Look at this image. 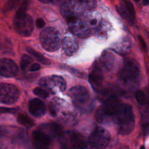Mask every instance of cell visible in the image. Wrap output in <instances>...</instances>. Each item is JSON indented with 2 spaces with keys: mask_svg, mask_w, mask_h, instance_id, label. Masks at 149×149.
<instances>
[{
  "mask_svg": "<svg viewBox=\"0 0 149 149\" xmlns=\"http://www.w3.org/2000/svg\"><path fill=\"white\" fill-rule=\"evenodd\" d=\"M137 38H138V40L139 41V43L140 44V46L141 47V48L143 49V50L144 51V52H147V50H148V47H147V45L144 40V39L143 38V37L140 35H138L137 36Z\"/></svg>",
  "mask_w": 149,
  "mask_h": 149,
  "instance_id": "28",
  "label": "cell"
},
{
  "mask_svg": "<svg viewBox=\"0 0 149 149\" xmlns=\"http://www.w3.org/2000/svg\"><path fill=\"white\" fill-rule=\"evenodd\" d=\"M117 10L123 17L126 19L129 23H133V20L134 18L131 15V14L130 13L129 10L127 9L125 5H121L120 6H118Z\"/></svg>",
  "mask_w": 149,
  "mask_h": 149,
  "instance_id": "22",
  "label": "cell"
},
{
  "mask_svg": "<svg viewBox=\"0 0 149 149\" xmlns=\"http://www.w3.org/2000/svg\"><path fill=\"white\" fill-rule=\"evenodd\" d=\"M134 97L137 102L141 105H144L148 102L147 97L146 94L140 90H137L136 91L134 94Z\"/></svg>",
  "mask_w": 149,
  "mask_h": 149,
  "instance_id": "23",
  "label": "cell"
},
{
  "mask_svg": "<svg viewBox=\"0 0 149 149\" xmlns=\"http://www.w3.org/2000/svg\"><path fill=\"white\" fill-rule=\"evenodd\" d=\"M19 91L16 86L9 83H1L0 86V101L5 104H12L17 101Z\"/></svg>",
  "mask_w": 149,
  "mask_h": 149,
  "instance_id": "9",
  "label": "cell"
},
{
  "mask_svg": "<svg viewBox=\"0 0 149 149\" xmlns=\"http://www.w3.org/2000/svg\"><path fill=\"white\" fill-rule=\"evenodd\" d=\"M33 93L36 95L42 98H46L49 96V94L47 91L41 87H36L34 88Z\"/></svg>",
  "mask_w": 149,
  "mask_h": 149,
  "instance_id": "25",
  "label": "cell"
},
{
  "mask_svg": "<svg viewBox=\"0 0 149 149\" xmlns=\"http://www.w3.org/2000/svg\"><path fill=\"white\" fill-rule=\"evenodd\" d=\"M61 139L63 145L70 149H84L87 146L84 137L74 131H68Z\"/></svg>",
  "mask_w": 149,
  "mask_h": 149,
  "instance_id": "8",
  "label": "cell"
},
{
  "mask_svg": "<svg viewBox=\"0 0 149 149\" xmlns=\"http://www.w3.org/2000/svg\"><path fill=\"white\" fill-rule=\"evenodd\" d=\"M28 110L34 117L40 118L45 113L46 108L44 103L41 100L34 98L29 101Z\"/></svg>",
  "mask_w": 149,
  "mask_h": 149,
  "instance_id": "14",
  "label": "cell"
},
{
  "mask_svg": "<svg viewBox=\"0 0 149 149\" xmlns=\"http://www.w3.org/2000/svg\"><path fill=\"white\" fill-rule=\"evenodd\" d=\"M95 6L96 0H68L61 7V11L62 15L69 20L93 10Z\"/></svg>",
  "mask_w": 149,
  "mask_h": 149,
  "instance_id": "2",
  "label": "cell"
},
{
  "mask_svg": "<svg viewBox=\"0 0 149 149\" xmlns=\"http://www.w3.org/2000/svg\"><path fill=\"white\" fill-rule=\"evenodd\" d=\"M68 0H52V3H54L55 5L60 6L61 7L64 5Z\"/></svg>",
  "mask_w": 149,
  "mask_h": 149,
  "instance_id": "32",
  "label": "cell"
},
{
  "mask_svg": "<svg viewBox=\"0 0 149 149\" xmlns=\"http://www.w3.org/2000/svg\"><path fill=\"white\" fill-rule=\"evenodd\" d=\"M18 109L14 108H1V113H15L16 112Z\"/></svg>",
  "mask_w": 149,
  "mask_h": 149,
  "instance_id": "29",
  "label": "cell"
},
{
  "mask_svg": "<svg viewBox=\"0 0 149 149\" xmlns=\"http://www.w3.org/2000/svg\"><path fill=\"white\" fill-rule=\"evenodd\" d=\"M136 2H139L140 1H142V2L143 5H147L148 3L149 0H134Z\"/></svg>",
  "mask_w": 149,
  "mask_h": 149,
  "instance_id": "34",
  "label": "cell"
},
{
  "mask_svg": "<svg viewBox=\"0 0 149 149\" xmlns=\"http://www.w3.org/2000/svg\"><path fill=\"white\" fill-rule=\"evenodd\" d=\"M110 141L109 132L102 127H97L91 133L88 142L94 148L104 149L109 145Z\"/></svg>",
  "mask_w": 149,
  "mask_h": 149,
  "instance_id": "6",
  "label": "cell"
},
{
  "mask_svg": "<svg viewBox=\"0 0 149 149\" xmlns=\"http://www.w3.org/2000/svg\"><path fill=\"white\" fill-rule=\"evenodd\" d=\"M117 131L121 135H127L132 132L135 125V116L133 107L128 104L122 103L113 119Z\"/></svg>",
  "mask_w": 149,
  "mask_h": 149,
  "instance_id": "1",
  "label": "cell"
},
{
  "mask_svg": "<svg viewBox=\"0 0 149 149\" xmlns=\"http://www.w3.org/2000/svg\"><path fill=\"white\" fill-rule=\"evenodd\" d=\"M40 40L44 49L49 52L57 50L62 44L59 31L53 27L43 30L40 33Z\"/></svg>",
  "mask_w": 149,
  "mask_h": 149,
  "instance_id": "5",
  "label": "cell"
},
{
  "mask_svg": "<svg viewBox=\"0 0 149 149\" xmlns=\"http://www.w3.org/2000/svg\"><path fill=\"white\" fill-rule=\"evenodd\" d=\"M39 84L53 94L55 93L56 90L60 91H65L66 87V81L63 78L56 75L42 77L40 80Z\"/></svg>",
  "mask_w": 149,
  "mask_h": 149,
  "instance_id": "10",
  "label": "cell"
},
{
  "mask_svg": "<svg viewBox=\"0 0 149 149\" xmlns=\"http://www.w3.org/2000/svg\"><path fill=\"white\" fill-rule=\"evenodd\" d=\"M48 127L50 132L55 136L61 138L63 136L65 133L63 130V127L61 125L57 123H51L48 125Z\"/></svg>",
  "mask_w": 149,
  "mask_h": 149,
  "instance_id": "19",
  "label": "cell"
},
{
  "mask_svg": "<svg viewBox=\"0 0 149 149\" xmlns=\"http://www.w3.org/2000/svg\"><path fill=\"white\" fill-rule=\"evenodd\" d=\"M26 51L34 57H35L36 59L40 63L44 65H49L51 63V61L49 59L45 57L43 55H42L39 52L36 51L33 48H31L29 47H26Z\"/></svg>",
  "mask_w": 149,
  "mask_h": 149,
  "instance_id": "18",
  "label": "cell"
},
{
  "mask_svg": "<svg viewBox=\"0 0 149 149\" xmlns=\"http://www.w3.org/2000/svg\"><path fill=\"white\" fill-rule=\"evenodd\" d=\"M93 16L85 18L76 17L69 20L70 31L80 38H87L95 31V21Z\"/></svg>",
  "mask_w": 149,
  "mask_h": 149,
  "instance_id": "3",
  "label": "cell"
},
{
  "mask_svg": "<svg viewBox=\"0 0 149 149\" xmlns=\"http://www.w3.org/2000/svg\"><path fill=\"white\" fill-rule=\"evenodd\" d=\"M33 62V59L29 55L24 54L22 56L20 61V66L22 69H25Z\"/></svg>",
  "mask_w": 149,
  "mask_h": 149,
  "instance_id": "24",
  "label": "cell"
},
{
  "mask_svg": "<svg viewBox=\"0 0 149 149\" xmlns=\"http://www.w3.org/2000/svg\"><path fill=\"white\" fill-rule=\"evenodd\" d=\"M130 44L129 41L123 40L122 41L118 42V44L115 45L114 49L116 52L120 54L126 53L130 48Z\"/></svg>",
  "mask_w": 149,
  "mask_h": 149,
  "instance_id": "21",
  "label": "cell"
},
{
  "mask_svg": "<svg viewBox=\"0 0 149 149\" xmlns=\"http://www.w3.org/2000/svg\"><path fill=\"white\" fill-rule=\"evenodd\" d=\"M118 76L120 81L125 85L136 84L140 76V70L138 63L132 59L126 60L119 71Z\"/></svg>",
  "mask_w": 149,
  "mask_h": 149,
  "instance_id": "4",
  "label": "cell"
},
{
  "mask_svg": "<svg viewBox=\"0 0 149 149\" xmlns=\"http://www.w3.org/2000/svg\"><path fill=\"white\" fill-rule=\"evenodd\" d=\"M62 47L64 52L68 56L75 54L79 48L76 40L71 36H66L62 41Z\"/></svg>",
  "mask_w": 149,
  "mask_h": 149,
  "instance_id": "15",
  "label": "cell"
},
{
  "mask_svg": "<svg viewBox=\"0 0 149 149\" xmlns=\"http://www.w3.org/2000/svg\"><path fill=\"white\" fill-rule=\"evenodd\" d=\"M144 130L145 134L147 135H149V123H146L144 125Z\"/></svg>",
  "mask_w": 149,
  "mask_h": 149,
  "instance_id": "33",
  "label": "cell"
},
{
  "mask_svg": "<svg viewBox=\"0 0 149 149\" xmlns=\"http://www.w3.org/2000/svg\"><path fill=\"white\" fill-rule=\"evenodd\" d=\"M28 6V1L27 0H24L23 2L21 3V5L19 6V9L17 10L16 15L17 16H22L26 13V10Z\"/></svg>",
  "mask_w": 149,
  "mask_h": 149,
  "instance_id": "26",
  "label": "cell"
},
{
  "mask_svg": "<svg viewBox=\"0 0 149 149\" xmlns=\"http://www.w3.org/2000/svg\"><path fill=\"white\" fill-rule=\"evenodd\" d=\"M40 68H41V66H40V64H38V63H34L30 66L29 70L31 72L37 71L40 69Z\"/></svg>",
  "mask_w": 149,
  "mask_h": 149,
  "instance_id": "31",
  "label": "cell"
},
{
  "mask_svg": "<svg viewBox=\"0 0 149 149\" xmlns=\"http://www.w3.org/2000/svg\"><path fill=\"white\" fill-rule=\"evenodd\" d=\"M124 5H125L127 9L129 10L130 13L131 14V15L134 18L135 17V10H134V7H133V5H132V3L128 1H125Z\"/></svg>",
  "mask_w": 149,
  "mask_h": 149,
  "instance_id": "27",
  "label": "cell"
},
{
  "mask_svg": "<svg viewBox=\"0 0 149 149\" xmlns=\"http://www.w3.org/2000/svg\"><path fill=\"white\" fill-rule=\"evenodd\" d=\"M13 26L15 30L20 35L24 37L29 36L34 27L33 19L27 13L19 16H15Z\"/></svg>",
  "mask_w": 149,
  "mask_h": 149,
  "instance_id": "7",
  "label": "cell"
},
{
  "mask_svg": "<svg viewBox=\"0 0 149 149\" xmlns=\"http://www.w3.org/2000/svg\"><path fill=\"white\" fill-rule=\"evenodd\" d=\"M32 137L37 149H47L51 144V137L43 132L36 130L33 132Z\"/></svg>",
  "mask_w": 149,
  "mask_h": 149,
  "instance_id": "13",
  "label": "cell"
},
{
  "mask_svg": "<svg viewBox=\"0 0 149 149\" xmlns=\"http://www.w3.org/2000/svg\"><path fill=\"white\" fill-rule=\"evenodd\" d=\"M36 26L38 29H41L45 26V22L42 18H38L36 20Z\"/></svg>",
  "mask_w": 149,
  "mask_h": 149,
  "instance_id": "30",
  "label": "cell"
},
{
  "mask_svg": "<svg viewBox=\"0 0 149 149\" xmlns=\"http://www.w3.org/2000/svg\"><path fill=\"white\" fill-rule=\"evenodd\" d=\"M89 81L93 87L95 89L98 88L103 81V74L102 69L97 65L94 67L89 74Z\"/></svg>",
  "mask_w": 149,
  "mask_h": 149,
  "instance_id": "16",
  "label": "cell"
},
{
  "mask_svg": "<svg viewBox=\"0 0 149 149\" xmlns=\"http://www.w3.org/2000/svg\"><path fill=\"white\" fill-rule=\"evenodd\" d=\"M17 121L19 123L27 128L31 127L34 125V120L27 115L24 113H20L18 115Z\"/></svg>",
  "mask_w": 149,
  "mask_h": 149,
  "instance_id": "20",
  "label": "cell"
},
{
  "mask_svg": "<svg viewBox=\"0 0 149 149\" xmlns=\"http://www.w3.org/2000/svg\"><path fill=\"white\" fill-rule=\"evenodd\" d=\"M69 95L76 106L87 102L90 98L87 89L82 86H76L69 90Z\"/></svg>",
  "mask_w": 149,
  "mask_h": 149,
  "instance_id": "11",
  "label": "cell"
},
{
  "mask_svg": "<svg viewBox=\"0 0 149 149\" xmlns=\"http://www.w3.org/2000/svg\"><path fill=\"white\" fill-rule=\"evenodd\" d=\"M39 1L43 3H49L52 2V0H39Z\"/></svg>",
  "mask_w": 149,
  "mask_h": 149,
  "instance_id": "35",
  "label": "cell"
},
{
  "mask_svg": "<svg viewBox=\"0 0 149 149\" xmlns=\"http://www.w3.org/2000/svg\"><path fill=\"white\" fill-rule=\"evenodd\" d=\"M114 62L113 55L108 51L104 52L100 58L98 66L102 70H109L113 66Z\"/></svg>",
  "mask_w": 149,
  "mask_h": 149,
  "instance_id": "17",
  "label": "cell"
},
{
  "mask_svg": "<svg viewBox=\"0 0 149 149\" xmlns=\"http://www.w3.org/2000/svg\"><path fill=\"white\" fill-rule=\"evenodd\" d=\"M18 68L16 63L8 58H2L0 61V73L1 76L6 77L15 76L17 73Z\"/></svg>",
  "mask_w": 149,
  "mask_h": 149,
  "instance_id": "12",
  "label": "cell"
}]
</instances>
